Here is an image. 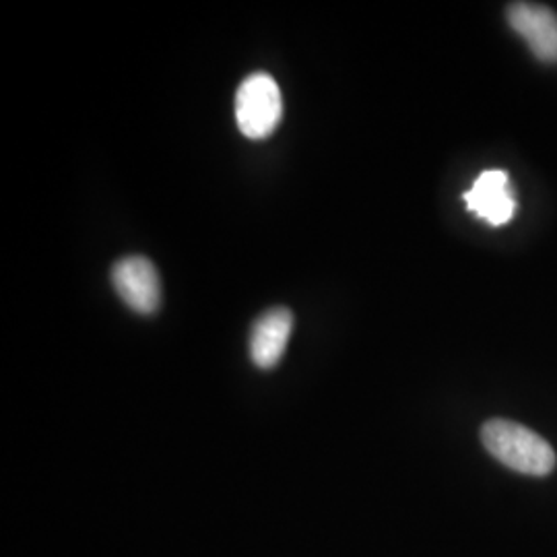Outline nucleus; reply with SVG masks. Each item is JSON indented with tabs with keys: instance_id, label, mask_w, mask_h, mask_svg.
Instances as JSON below:
<instances>
[{
	"instance_id": "f03ea898",
	"label": "nucleus",
	"mask_w": 557,
	"mask_h": 557,
	"mask_svg": "<svg viewBox=\"0 0 557 557\" xmlns=\"http://www.w3.org/2000/svg\"><path fill=\"white\" fill-rule=\"evenodd\" d=\"M283 114V100L277 81L255 73L242 81L236 94V120L248 139H264L277 128Z\"/></svg>"
},
{
	"instance_id": "7ed1b4c3",
	"label": "nucleus",
	"mask_w": 557,
	"mask_h": 557,
	"mask_svg": "<svg viewBox=\"0 0 557 557\" xmlns=\"http://www.w3.org/2000/svg\"><path fill=\"white\" fill-rule=\"evenodd\" d=\"M112 283L120 299L139 314H153L161 304V281L153 262L145 257H126L112 269Z\"/></svg>"
},
{
	"instance_id": "f257e3e1",
	"label": "nucleus",
	"mask_w": 557,
	"mask_h": 557,
	"mask_svg": "<svg viewBox=\"0 0 557 557\" xmlns=\"http://www.w3.org/2000/svg\"><path fill=\"white\" fill-rule=\"evenodd\" d=\"M481 442L498 462L522 475L547 478L556 469V450L552 444L517 421H485L481 428Z\"/></svg>"
},
{
	"instance_id": "39448f33",
	"label": "nucleus",
	"mask_w": 557,
	"mask_h": 557,
	"mask_svg": "<svg viewBox=\"0 0 557 557\" xmlns=\"http://www.w3.org/2000/svg\"><path fill=\"white\" fill-rule=\"evenodd\" d=\"M469 211L490 225H504L515 218L517 195L504 170H485L465 193Z\"/></svg>"
},
{
	"instance_id": "20e7f679",
	"label": "nucleus",
	"mask_w": 557,
	"mask_h": 557,
	"mask_svg": "<svg viewBox=\"0 0 557 557\" xmlns=\"http://www.w3.org/2000/svg\"><path fill=\"white\" fill-rule=\"evenodd\" d=\"M506 20L535 59L557 64V13L537 2H512L506 9Z\"/></svg>"
},
{
	"instance_id": "423d86ee",
	"label": "nucleus",
	"mask_w": 557,
	"mask_h": 557,
	"mask_svg": "<svg viewBox=\"0 0 557 557\" xmlns=\"http://www.w3.org/2000/svg\"><path fill=\"white\" fill-rule=\"evenodd\" d=\"M294 331V314L287 308L264 312L250 331V359L260 370L275 368Z\"/></svg>"
}]
</instances>
